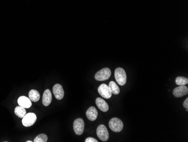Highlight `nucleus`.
<instances>
[{"label": "nucleus", "instance_id": "10", "mask_svg": "<svg viewBox=\"0 0 188 142\" xmlns=\"http://www.w3.org/2000/svg\"><path fill=\"white\" fill-rule=\"evenodd\" d=\"M87 118L91 121H94L98 118V112L94 106H91L87 109L86 113Z\"/></svg>", "mask_w": 188, "mask_h": 142}, {"label": "nucleus", "instance_id": "6", "mask_svg": "<svg viewBox=\"0 0 188 142\" xmlns=\"http://www.w3.org/2000/svg\"><path fill=\"white\" fill-rule=\"evenodd\" d=\"M36 115L33 113L26 114L25 116L23 118L22 123L25 127H30L36 122Z\"/></svg>", "mask_w": 188, "mask_h": 142}, {"label": "nucleus", "instance_id": "17", "mask_svg": "<svg viewBox=\"0 0 188 142\" xmlns=\"http://www.w3.org/2000/svg\"><path fill=\"white\" fill-rule=\"evenodd\" d=\"M176 84L178 85H185L188 83V79L184 77H177L175 80Z\"/></svg>", "mask_w": 188, "mask_h": 142}, {"label": "nucleus", "instance_id": "4", "mask_svg": "<svg viewBox=\"0 0 188 142\" xmlns=\"http://www.w3.org/2000/svg\"><path fill=\"white\" fill-rule=\"evenodd\" d=\"M96 134L99 138L104 142L107 141L109 138V132L106 126L104 125H100L99 126L96 130Z\"/></svg>", "mask_w": 188, "mask_h": 142}, {"label": "nucleus", "instance_id": "11", "mask_svg": "<svg viewBox=\"0 0 188 142\" xmlns=\"http://www.w3.org/2000/svg\"><path fill=\"white\" fill-rule=\"evenodd\" d=\"M51 101H52V94L50 90L47 89L44 91L43 94V97H42L43 105L45 106H48L50 104Z\"/></svg>", "mask_w": 188, "mask_h": 142}, {"label": "nucleus", "instance_id": "1", "mask_svg": "<svg viewBox=\"0 0 188 142\" xmlns=\"http://www.w3.org/2000/svg\"><path fill=\"white\" fill-rule=\"evenodd\" d=\"M114 77L116 81L120 85H124L127 81V75L126 71L124 68H118L114 72Z\"/></svg>", "mask_w": 188, "mask_h": 142}, {"label": "nucleus", "instance_id": "14", "mask_svg": "<svg viewBox=\"0 0 188 142\" xmlns=\"http://www.w3.org/2000/svg\"><path fill=\"white\" fill-rule=\"evenodd\" d=\"M29 98L33 102H37L40 98V95L37 90H32L29 92Z\"/></svg>", "mask_w": 188, "mask_h": 142}, {"label": "nucleus", "instance_id": "20", "mask_svg": "<svg viewBox=\"0 0 188 142\" xmlns=\"http://www.w3.org/2000/svg\"><path fill=\"white\" fill-rule=\"evenodd\" d=\"M183 106L184 108H186V111H188V98L187 97L184 102L183 103Z\"/></svg>", "mask_w": 188, "mask_h": 142}, {"label": "nucleus", "instance_id": "19", "mask_svg": "<svg viewBox=\"0 0 188 142\" xmlns=\"http://www.w3.org/2000/svg\"><path fill=\"white\" fill-rule=\"evenodd\" d=\"M98 140L92 138V137H89L85 140V142H98Z\"/></svg>", "mask_w": 188, "mask_h": 142}, {"label": "nucleus", "instance_id": "2", "mask_svg": "<svg viewBox=\"0 0 188 142\" xmlns=\"http://www.w3.org/2000/svg\"><path fill=\"white\" fill-rule=\"evenodd\" d=\"M109 126L111 130L115 133H119L123 130L124 123L118 118H113L109 122Z\"/></svg>", "mask_w": 188, "mask_h": 142}, {"label": "nucleus", "instance_id": "15", "mask_svg": "<svg viewBox=\"0 0 188 142\" xmlns=\"http://www.w3.org/2000/svg\"><path fill=\"white\" fill-rule=\"evenodd\" d=\"M15 114L17 116L21 118H23L25 116V114H27V112L25 110V108L23 107L22 106H18L15 109Z\"/></svg>", "mask_w": 188, "mask_h": 142}, {"label": "nucleus", "instance_id": "5", "mask_svg": "<svg viewBox=\"0 0 188 142\" xmlns=\"http://www.w3.org/2000/svg\"><path fill=\"white\" fill-rule=\"evenodd\" d=\"M73 129L75 133L78 135H81L84 132V119L81 118H77L73 123Z\"/></svg>", "mask_w": 188, "mask_h": 142}, {"label": "nucleus", "instance_id": "16", "mask_svg": "<svg viewBox=\"0 0 188 142\" xmlns=\"http://www.w3.org/2000/svg\"><path fill=\"white\" fill-rule=\"evenodd\" d=\"M109 87L110 91L112 92V93L114 95H118L120 92V89L119 88L117 83L113 82V81H111L110 82L109 84Z\"/></svg>", "mask_w": 188, "mask_h": 142}, {"label": "nucleus", "instance_id": "18", "mask_svg": "<svg viewBox=\"0 0 188 142\" xmlns=\"http://www.w3.org/2000/svg\"><path fill=\"white\" fill-rule=\"evenodd\" d=\"M48 137L45 134H41L35 138L33 142H46L48 141Z\"/></svg>", "mask_w": 188, "mask_h": 142}, {"label": "nucleus", "instance_id": "21", "mask_svg": "<svg viewBox=\"0 0 188 142\" xmlns=\"http://www.w3.org/2000/svg\"><path fill=\"white\" fill-rule=\"evenodd\" d=\"M32 141H31V140H28V141H27V142H32Z\"/></svg>", "mask_w": 188, "mask_h": 142}, {"label": "nucleus", "instance_id": "13", "mask_svg": "<svg viewBox=\"0 0 188 142\" xmlns=\"http://www.w3.org/2000/svg\"><path fill=\"white\" fill-rule=\"evenodd\" d=\"M18 102L20 106H22L25 108H29L32 105L31 100L29 99V98L24 96H22L19 97V99L18 100Z\"/></svg>", "mask_w": 188, "mask_h": 142}, {"label": "nucleus", "instance_id": "9", "mask_svg": "<svg viewBox=\"0 0 188 142\" xmlns=\"http://www.w3.org/2000/svg\"><path fill=\"white\" fill-rule=\"evenodd\" d=\"M188 93V87L185 85H179L175 88L173 91V95L176 97H181L186 95Z\"/></svg>", "mask_w": 188, "mask_h": 142}, {"label": "nucleus", "instance_id": "7", "mask_svg": "<svg viewBox=\"0 0 188 142\" xmlns=\"http://www.w3.org/2000/svg\"><path fill=\"white\" fill-rule=\"evenodd\" d=\"M98 92L101 96L107 99H110L112 95L109 86L105 84H102L99 87Z\"/></svg>", "mask_w": 188, "mask_h": 142}, {"label": "nucleus", "instance_id": "8", "mask_svg": "<svg viewBox=\"0 0 188 142\" xmlns=\"http://www.w3.org/2000/svg\"><path fill=\"white\" fill-rule=\"evenodd\" d=\"M53 94L55 97H56V99L62 100L63 99L64 96V91L63 88L61 85L60 84H56L55 85H53Z\"/></svg>", "mask_w": 188, "mask_h": 142}, {"label": "nucleus", "instance_id": "3", "mask_svg": "<svg viewBox=\"0 0 188 142\" xmlns=\"http://www.w3.org/2000/svg\"><path fill=\"white\" fill-rule=\"evenodd\" d=\"M111 70L108 68H103L98 71L95 75V79L98 81H104L109 78L111 76Z\"/></svg>", "mask_w": 188, "mask_h": 142}, {"label": "nucleus", "instance_id": "12", "mask_svg": "<svg viewBox=\"0 0 188 142\" xmlns=\"http://www.w3.org/2000/svg\"><path fill=\"white\" fill-rule=\"evenodd\" d=\"M95 102L96 104L98 106L99 109L102 112H106L109 110V105L104 99H101L100 97H98L96 99Z\"/></svg>", "mask_w": 188, "mask_h": 142}]
</instances>
